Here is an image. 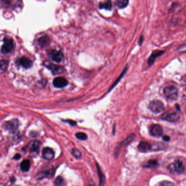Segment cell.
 <instances>
[{
  "mask_svg": "<svg viewBox=\"0 0 186 186\" xmlns=\"http://www.w3.org/2000/svg\"><path fill=\"white\" fill-rule=\"evenodd\" d=\"M16 179L15 178V177H11V179H10V181L11 183H14V182L16 181Z\"/></svg>",
  "mask_w": 186,
  "mask_h": 186,
  "instance_id": "4dcf8cb0",
  "label": "cell"
},
{
  "mask_svg": "<svg viewBox=\"0 0 186 186\" xmlns=\"http://www.w3.org/2000/svg\"><path fill=\"white\" fill-rule=\"evenodd\" d=\"M151 149V145L149 142L142 141L138 145L139 150L142 152H146L147 151H150Z\"/></svg>",
  "mask_w": 186,
  "mask_h": 186,
  "instance_id": "2e32d148",
  "label": "cell"
},
{
  "mask_svg": "<svg viewBox=\"0 0 186 186\" xmlns=\"http://www.w3.org/2000/svg\"><path fill=\"white\" fill-rule=\"evenodd\" d=\"M8 64H9V62L7 60H1V64H0L1 70L3 72L7 70L8 67Z\"/></svg>",
  "mask_w": 186,
  "mask_h": 186,
  "instance_id": "7402d4cb",
  "label": "cell"
},
{
  "mask_svg": "<svg viewBox=\"0 0 186 186\" xmlns=\"http://www.w3.org/2000/svg\"><path fill=\"white\" fill-rule=\"evenodd\" d=\"M30 161L28 160H25L20 164V169L23 172H27L30 170Z\"/></svg>",
  "mask_w": 186,
  "mask_h": 186,
  "instance_id": "e0dca14e",
  "label": "cell"
},
{
  "mask_svg": "<svg viewBox=\"0 0 186 186\" xmlns=\"http://www.w3.org/2000/svg\"><path fill=\"white\" fill-rule=\"evenodd\" d=\"M62 121L64 122L68 123V124H69L70 126H74L77 125V122L74 121L72 120H66Z\"/></svg>",
  "mask_w": 186,
  "mask_h": 186,
  "instance_id": "83f0119b",
  "label": "cell"
},
{
  "mask_svg": "<svg viewBox=\"0 0 186 186\" xmlns=\"http://www.w3.org/2000/svg\"><path fill=\"white\" fill-rule=\"evenodd\" d=\"M72 154L75 158L78 159L79 158L81 157V153L79 150L77 148H73L72 150Z\"/></svg>",
  "mask_w": 186,
  "mask_h": 186,
  "instance_id": "cb8c5ba5",
  "label": "cell"
},
{
  "mask_svg": "<svg viewBox=\"0 0 186 186\" xmlns=\"http://www.w3.org/2000/svg\"><path fill=\"white\" fill-rule=\"evenodd\" d=\"M75 136L80 140H86L88 139V136L86 134L83 132H78L75 134Z\"/></svg>",
  "mask_w": 186,
  "mask_h": 186,
  "instance_id": "603a6c76",
  "label": "cell"
},
{
  "mask_svg": "<svg viewBox=\"0 0 186 186\" xmlns=\"http://www.w3.org/2000/svg\"><path fill=\"white\" fill-rule=\"evenodd\" d=\"M54 174V170L53 168L47 169L44 170H43L38 174L36 177L38 179H42L45 177H52Z\"/></svg>",
  "mask_w": 186,
  "mask_h": 186,
  "instance_id": "4fadbf2b",
  "label": "cell"
},
{
  "mask_svg": "<svg viewBox=\"0 0 186 186\" xmlns=\"http://www.w3.org/2000/svg\"><path fill=\"white\" fill-rule=\"evenodd\" d=\"M68 80L64 77H58L53 80V85L56 88H63L68 85Z\"/></svg>",
  "mask_w": 186,
  "mask_h": 186,
  "instance_id": "ba28073f",
  "label": "cell"
},
{
  "mask_svg": "<svg viewBox=\"0 0 186 186\" xmlns=\"http://www.w3.org/2000/svg\"><path fill=\"white\" fill-rule=\"evenodd\" d=\"M38 42L41 46H45L49 44L50 42V39L48 36H43L38 39Z\"/></svg>",
  "mask_w": 186,
  "mask_h": 186,
  "instance_id": "ac0fdd59",
  "label": "cell"
},
{
  "mask_svg": "<svg viewBox=\"0 0 186 186\" xmlns=\"http://www.w3.org/2000/svg\"><path fill=\"white\" fill-rule=\"evenodd\" d=\"M49 55L54 61L60 62L64 58V54L60 51L51 50L49 52Z\"/></svg>",
  "mask_w": 186,
  "mask_h": 186,
  "instance_id": "30bf717a",
  "label": "cell"
},
{
  "mask_svg": "<svg viewBox=\"0 0 186 186\" xmlns=\"http://www.w3.org/2000/svg\"><path fill=\"white\" fill-rule=\"evenodd\" d=\"M128 1L127 0H118L116 1V5L120 8H123L127 7L128 4Z\"/></svg>",
  "mask_w": 186,
  "mask_h": 186,
  "instance_id": "44dd1931",
  "label": "cell"
},
{
  "mask_svg": "<svg viewBox=\"0 0 186 186\" xmlns=\"http://www.w3.org/2000/svg\"><path fill=\"white\" fill-rule=\"evenodd\" d=\"M40 146H41L40 141L38 140H35V141H32L29 142L25 148L26 150H28L30 152L33 153V152H37L39 150Z\"/></svg>",
  "mask_w": 186,
  "mask_h": 186,
  "instance_id": "9c48e42d",
  "label": "cell"
},
{
  "mask_svg": "<svg viewBox=\"0 0 186 186\" xmlns=\"http://www.w3.org/2000/svg\"><path fill=\"white\" fill-rule=\"evenodd\" d=\"M163 139H164L165 141H169V140H170V137L168 136H165L163 137Z\"/></svg>",
  "mask_w": 186,
  "mask_h": 186,
  "instance_id": "1f68e13d",
  "label": "cell"
},
{
  "mask_svg": "<svg viewBox=\"0 0 186 186\" xmlns=\"http://www.w3.org/2000/svg\"><path fill=\"white\" fill-rule=\"evenodd\" d=\"M163 53V51H155V52H153L152 53V54L151 55V56L150 57L149 59V64H153L155 60L156 57L160 56V55H162V54Z\"/></svg>",
  "mask_w": 186,
  "mask_h": 186,
  "instance_id": "ffe728a7",
  "label": "cell"
},
{
  "mask_svg": "<svg viewBox=\"0 0 186 186\" xmlns=\"http://www.w3.org/2000/svg\"><path fill=\"white\" fill-rule=\"evenodd\" d=\"M20 158H21V155H20V154H16V155H14V157H13V159L16 160H18L20 159Z\"/></svg>",
  "mask_w": 186,
  "mask_h": 186,
  "instance_id": "f546056e",
  "label": "cell"
},
{
  "mask_svg": "<svg viewBox=\"0 0 186 186\" xmlns=\"http://www.w3.org/2000/svg\"><path fill=\"white\" fill-rule=\"evenodd\" d=\"M150 131L152 136L155 137H160L163 133L162 127L159 125H153L151 126Z\"/></svg>",
  "mask_w": 186,
  "mask_h": 186,
  "instance_id": "8fae6325",
  "label": "cell"
},
{
  "mask_svg": "<svg viewBox=\"0 0 186 186\" xmlns=\"http://www.w3.org/2000/svg\"><path fill=\"white\" fill-rule=\"evenodd\" d=\"M162 119L171 122L177 121L179 118V115L177 112H169L164 114L162 117Z\"/></svg>",
  "mask_w": 186,
  "mask_h": 186,
  "instance_id": "52a82bcc",
  "label": "cell"
},
{
  "mask_svg": "<svg viewBox=\"0 0 186 186\" xmlns=\"http://www.w3.org/2000/svg\"><path fill=\"white\" fill-rule=\"evenodd\" d=\"M157 162L155 160H149L147 164V167H155L157 166Z\"/></svg>",
  "mask_w": 186,
  "mask_h": 186,
  "instance_id": "484cf974",
  "label": "cell"
},
{
  "mask_svg": "<svg viewBox=\"0 0 186 186\" xmlns=\"http://www.w3.org/2000/svg\"><path fill=\"white\" fill-rule=\"evenodd\" d=\"M149 109L155 114H159L164 110V106L160 101H153L149 104Z\"/></svg>",
  "mask_w": 186,
  "mask_h": 186,
  "instance_id": "277c9868",
  "label": "cell"
},
{
  "mask_svg": "<svg viewBox=\"0 0 186 186\" xmlns=\"http://www.w3.org/2000/svg\"><path fill=\"white\" fill-rule=\"evenodd\" d=\"M169 170L173 174L179 175L184 172L185 167L183 163L180 160H176L169 166Z\"/></svg>",
  "mask_w": 186,
  "mask_h": 186,
  "instance_id": "6da1fadb",
  "label": "cell"
},
{
  "mask_svg": "<svg viewBox=\"0 0 186 186\" xmlns=\"http://www.w3.org/2000/svg\"><path fill=\"white\" fill-rule=\"evenodd\" d=\"M42 157L46 160H52L55 157V152L53 149L45 147L42 151Z\"/></svg>",
  "mask_w": 186,
  "mask_h": 186,
  "instance_id": "5bb4252c",
  "label": "cell"
},
{
  "mask_svg": "<svg viewBox=\"0 0 186 186\" xmlns=\"http://www.w3.org/2000/svg\"><path fill=\"white\" fill-rule=\"evenodd\" d=\"M160 186H174V184L170 181L162 182L160 184Z\"/></svg>",
  "mask_w": 186,
  "mask_h": 186,
  "instance_id": "4316f807",
  "label": "cell"
},
{
  "mask_svg": "<svg viewBox=\"0 0 186 186\" xmlns=\"http://www.w3.org/2000/svg\"><path fill=\"white\" fill-rule=\"evenodd\" d=\"M132 139H133V137H132V136L128 137V139H127L126 140H125V141H123L122 142V145H125L127 144H128V143L129 142V141L131 140Z\"/></svg>",
  "mask_w": 186,
  "mask_h": 186,
  "instance_id": "f1b7e54d",
  "label": "cell"
},
{
  "mask_svg": "<svg viewBox=\"0 0 186 186\" xmlns=\"http://www.w3.org/2000/svg\"><path fill=\"white\" fill-rule=\"evenodd\" d=\"M112 7V3L110 1H107L103 2H100L99 3V8L100 9H105L107 10H111Z\"/></svg>",
  "mask_w": 186,
  "mask_h": 186,
  "instance_id": "d6986e66",
  "label": "cell"
},
{
  "mask_svg": "<svg viewBox=\"0 0 186 186\" xmlns=\"http://www.w3.org/2000/svg\"><path fill=\"white\" fill-rule=\"evenodd\" d=\"M4 126L6 129H7L10 133H14L17 131L19 127V121L18 119L14 118L12 120L7 121L5 122Z\"/></svg>",
  "mask_w": 186,
  "mask_h": 186,
  "instance_id": "5b68a950",
  "label": "cell"
},
{
  "mask_svg": "<svg viewBox=\"0 0 186 186\" xmlns=\"http://www.w3.org/2000/svg\"><path fill=\"white\" fill-rule=\"evenodd\" d=\"M96 165L97 169V172H98V174L99 176V186H104L105 182V175L103 174L102 171L101 170L100 166L99 165L98 163H96Z\"/></svg>",
  "mask_w": 186,
  "mask_h": 186,
  "instance_id": "9a60e30c",
  "label": "cell"
},
{
  "mask_svg": "<svg viewBox=\"0 0 186 186\" xmlns=\"http://www.w3.org/2000/svg\"><path fill=\"white\" fill-rule=\"evenodd\" d=\"M55 183L57 186H61L64 184V179L62 176H58V177L55 179Z\"/></svg>",
  "mask_w": 186,
  "mask_h": 186,
  "instance_id": "d4e9b609",
  "label": "cell"
},
{
  "mask_svg": "<svg viewBox=\"0 0 186 186\" xmlns=\"http://www.w3.org/2000/svg\"><path fill=\"white\" fill-rule=\"evenodd\" d=\"M14 46L13 40L11 38L5 37L3 39V44L1 46V53L6 54L11 52Z\"/></svg>",
  "mask_w": 186,
  "mask_h": 186,
  "instance_id": "7a4b0ae2",
  "label": "cell"
},
{
  "mask_svg": "<svg viewBox=\"0 0 186 186\" xmlns=\"http://www.w3.org/2000/svg\"><path fill=\"white\" fill-rule=\"evenodd\" d=\"M17 63L18 64H19L21 66H22L23 68L25 69H28L30 68L32 66L33 62L31 61V60L27 57H20L17 61Z\"/></svg>",
  "mask_w": 186,
  "mask_h": 186,
  "instance_id": "7c38bea8",
  "label": "cell"
},
{
  "mask_svg": "<svg viewBox=\"0 0 186 186\" xmlns=\"http://www.w3.org/2000/svg\"><path fill=\"white\" fill-rule=\"evenodd\" d=\"M44 66L46 67L47 68L50 69L54 75L60 74V73H61L64 72V67H62V66H58V65L51 64L50 62L46 61V62H44Z\"/></svg>",
  "mask_w": 186,
  "mask_h": 186,
  "instance_id": "8992f818",
  "label": "cell"
},
{
  "mask_svg": "<svg viewBox=\"0 0 186 186\" xmlns=\"http://www.w3.org/2000/svg\"><path fill=\"white\" fill-rule=\"evenodd\" d=\"M164 94L168 99L175 100L178 96V90L173 86H169L164 89Z\"/></svg>",
  "mask_w": 186,
  "mask_h": 186,
  "instance_id": "3957f363",
  "label": "cell"
}]
</instances>
